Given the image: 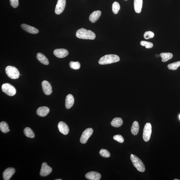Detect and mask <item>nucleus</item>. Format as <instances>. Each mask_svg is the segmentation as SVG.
<instances>
[{
	"label": "nucleus",
	"instance_id": "nucleus-16",
	"mask_svg": "<svg viewBox=\"0 0 180 180\" xmlns=\"http://www.w3.org/2000/svg\"><path fill=\"white\" fill-rule=\"evenodd\" d=\"M50 109L46 107H40L37 109V114L38 116L41 117H44L46 116L50 112Z\"/></svg>",
	"mask_w": 180,
	"mask_h": 180
},
{
	"label": "nucleus",
	"instance_id": "nucleus-4",
	"mask_svg": "<svg viewBox=\"0 0 180 180\" xmlns=\"http://www.w3.org/2000/svg\"><path fill=\"white\" fill-rule=\"evenodd\" d=\"M5 71L7 75L12 79H18L20 75V73L17 68L12 66H7Z\"/></svg>",
	"mask_w": 180,
	"mask_h": 180
},
{
	"label": "nucleus",
	"instance_id": "nucleus-11",
	"mask_svg": "<svg viewBox=\"0 0 180 180\" xmlns=\"http://www.w3.org/2000/svg\"><path fill=\"white\" fill-rule=\"evenodd\" d=\"M15 173L14 168L9 167L6 169L3 173V177L4 180H9Z\"/></svg>",
	"mask_w": 180,
	"mask_h": 180
},
{
	"label": "nucleus",
	"instance_id": "nucleus-8",
	"mask_svg": "<svg viewBox=\"0 0 180 180\" xmlns=\"http://www.w3.org/2000/svg\"><path fill=\"white\" fill-rule=\"evenodd\" d=\"M52 171V169L48 165L46 162H44L42 164L40 175L42 177H46L50 175Z\"/></svg>",
	"mask_w": 180,
	"mask_h": 180
},
{
	"label": "nucleus",
	"instance_id": "nucleus-10",
	"mask_svg": "<svg viewBox=\"0 0 180 180\" xmlns=\"http://www.w3.org/2000/svg\"><path fill=\"white\" fill-rule=\"evenodd\" d=\"M42 89L45 95H50L52 93V87L49 82L46 81H43L42 84Z\"/></svg>",
	"mask_w": 180,
	"mask_h": 180
},
{
	"label": "nucleus",
	"instance_id": "nucleus-26",
	"mask_svg": "<svg viewBox=\"0 0 180 180\" xmlns=\"http://www.w3.org/2000/svg\"><path fill=\"white\" fill-rule=\"evenodd\" d=\"M180 66V61L168 64L167 68L168 69L171 70H177Z\"/></svg>",
	"mask_w": 180,
	"mask_h": 180
},
{
	"label": "nucleus",
	"instance_id": "nucleus-1",
	"mask_svg": "<svg viewBox=\"0 0 180 180\" xmlns=\"http://www.w3.org/2000/svg\"><path fill=\"white\" fill-rule=\"evenodd\" d=\"M76 36L78 38L85 40H94L96 38L95 34L92 31L83 28L78 30Z\"/></svg>",
	"mask_w": 180,
	"mask_h": 180
},
{
	"label": "nucleus",
	"instance_id": "nucleus-17",
	"mask_svg": "<svg viewBox=\"0 0 180 180\" xmlns=\"http://www.w3.org/2000/svg\"><path fill=\"white\" fill-rule=\"evenodd\" d=\"M101 11H97L93 12L90 15L89 20L92 23H95L98 20L101 15Z\"/></svg>",
	"mask_w": 180,
	"mask_h": 180
},
{
	"label": "nucleus",
	"instance_id": "nucleus-31",
	"mask_svg": "<svg viewBox=\"0 0 180 180\" xmlns=\"http://www.w3.org/2000/svg\"><path fill=\"white\" fill-rule=\"evenodd\" d=\"M154 36V34L153 32L151 31H147L145 32L144 36L145 39L148 40V39L153 38Z\"/></svg>",
	"mask_w": 180,
	"mask_h": 180
},
{
	"label": "nucleus",
	"instance_id": "nucleus-14",
	"mask_svg": "<svg viewBox=\"0 0 180 180\" xmlns=\"http://www.w3.org/2000/svg\"><path fill=\"white\" fill-rule=\"evenodd\" d=\"M21 27L25 32L30 33V34H38L39 32L38 29L26 24H22L21 25Z\"/></svg>",
	"mask_w": 180,
	"mask_h": 180
},
{
	"label": "nucleus",
	"instance_id": "nucleus-13",
	"mask_svg": "<svg viewBox=\"0 0 180 180\" xmlns=\"http://www.w3.org/2000/svg\"><path fill=\"white\" fill-rule=\"evenodd\" d=\"M86 179L90 180H99L101 179L100 174L95 171H91L86 174Z\"/></svg>",
	"mask_w": 180,
	"mask_h": 180
},
{
	"label": "nucleus",
	"instance_id": "nucleus-25",
	"mask_svg": "<svg viewBox=\"0 0 180 180\" xmlns=\"http://www.w3.org/2000/svg\"><path fill=\"white\" fill-rule=\"evenodd\" d=\"M0 129L2 132L4 133H7L9 132L8 125L6 122H2L0 123Z\"/></svg>",
	"mask_w": 180,
	"mask_h": 180
},
{
	"label": "nucleus",
	"instance_id": "nucleus-5",
	"mask_svg": "<svg viewBox=\"0 0 180 180\" xmlns=\"http://www.w3.org/2000/svg\"><path fill=\"white\" fill-rule=\"evenodd\" d=\"M1 89L3 92L9 96H13L16 93L15 87L9 83L3 84L2 86Z\"/></svg>",
	"mask_w": 180,
	"mask_h": 180
},
{
	"label": "nucleus",
	"instance_id": "nucleus-18",
	"mask_svg": "<svg viewBox=\"0 0 180 180\" xmlns=\"http://www.w3.org/2000/svg\"><path fill=\"white\" fill-rule=\"evenodd\" d=\"M74 99L73 96L71 94L68 95L66 99L65 106L66 108L69 109L73 106Z\"/></svg>",
	"mask_w": 180,
	"mask_h": 180
},
{
	"label": "nucleus",
	"instance_id": "nucleus-29",
	"mask_svg": "<svg viewBox=\"0 0 180 180\" xmlns=\"http://www.w3.org/2000/svg\"><path fill=\"white\" fill-rule=\"evenodd\" d=\"M99 154L102 157L108 158L110 157L111 154L108 150L102 149L99 152Z\"/></svg>",
	"mask_w": 180,
	"mask_h": 180
},
{
	"label": "nucleus",
	"instance_id": "nucleus-15",
	"mask_svg": "<svg viewBox=\"0 0 180 180\" xmlns=\"http://www.w3.org/2000/svg\"><path fill=\"white\" fill-rule=\"evenodd\" d=\"M58 128L60 132L64 135H67L69 132V129L68 125L63 122L58 123Z\"/></svg>",
	"mask_w": 180,
	"mask_h": 180
},
{
	"label": "nucleus",
	"instance_id": "nucleus-2",
	"mask_svg": "<svg viewBox=\"0 0 180 180\" xmlns=\"http://www.w3.org/2000/svg\"><path fill=\"white\" fill-rule=\"evenodd\" d=\"M120 60V58L116 55L108 54L103 56L99 60V63L101 65H105L115 63Z\"/></svg>",
	"mask_w": 180,
	"mask_h": 180
},
{
	"label": "nucleus",
	"instance_id": "nucleus-3",
	"mask_svg": "<svg viewBox=\"0 0 180 180\" xmlns=\"http://www.w3.org/2000/svg\"><path fill=\"white\" fill-rule=\"evenodd\" d=\"M130 159L134 167L138 171L144 172L145 171V166L143 162L137 156L132 154L130 156Z\"/></svg>",
	"mask_w": 180,
	"mask_h": 180
},
{
	"label": "nucleus",
	"instance_id": "nucleus-34",
	"mask_svg": "<svg viewBox=\"0 0 180 180\" xmlns=\"http://www.w3.org/2000/svg\"><path fill=\"white\" fill-rule=\"evenodd\" d=\"M156 56H156V58H158V57H159V56H160V55H159V54H156Z\"/></svg>",
	"mask_w": 180,
	"mask_h": 180
},
{
	"label": "nucleus",
	"instance_id": "nucleus-12",
	"mask_svg": "<svg viewBox=\"0 0 180 180\" xmlns=\"http://www.w3.org/2000/svg\"><path fill=\"white\" fill-rule=\"evenodd\" d=\"M54 54L56 57L63 58L68 55V52L64 49H57L54 51Z\"/></svg>",
	"mask_w": 180,
	"mask_h": 180
},
{
	"label": "nucleus",
	"instance_id": "nucleus-21",
	"mask_svg": "<svg viewBox=\"0 0 180 180\" xmlns=\"http://www.w3.org/2000/svg\"><path fill=\"white\" fill-rule=\"evenodd\" d=\"M123 122L122 119L120 117H115L113 119L111 122V124L115 128H119L123 124Z\"/></svg>",
	"mask_w": 180,
	"mask_h": 180
},
{
	"label": "nucleus",
	"instance_id": "nucleus-24",
	"mask_svg": "<svg viewBox=\"0 0 180 180\" xmlns=\"http://www.w3.org/2000/svg\"><path fill=\"white\" fill-rule=\"evenodd\" d=\"M24 133L25 136L27 137L30 138H34L35 137V134L33 131L29 128H25L24 130Z\"/></svg>",
	"mask_w": 180,
	"mask_h": 180
},
{
	"label": "nucleus",
	"instance_id": "nucleus-37",
	"mask_svg": "<svg viewBox=\"0 0 180 180\" xmlns=\"http://www.w3.org/2000/svg\"><path fill=\"white\" fill-rule=\"evenodd\" d=\"M179 118L180 120V114L179 115Z\"/></svg>",
	"mask_w": 180,
	"mask_h": 180
},
{
	"label": "nucleus",
	"instance_id": "nucleus-30",
	"mask_svg": "<svg viewBox=\"0 0 180 180\" xmlns=\"http://www.w3.org/2000/svg\"><path fill=\"white\" fill-rule=\"evenodd\" d=\"M140 45L142 46H145L146 48H150L153 46V44L151 42L142 41L140 42Z\"/></svg>",
	"mask_w": 180,
	"mask_h": 180
},
{
	"label": "nucleus",
	"instance_id": "nucleus-7",
	"mask_svg": "<svg viewBox=\"0 0 180 180\" xmlns=\"http://www.w3.org/2000/svg\"><path fill=\"white\" fill-rule=\"evenodd\" d=\"M93 130L92 128H88L84 131L83 132L81 138L80 142L82 144H86L88 140L91 137L93 133Z\"/></svg>",
	"mask_w": 180,
	"mask_h": 180
},
{
	"label": "nucleus",
	"instance_id": "nucleus-22",
	"mask_svg": "<svg viewBox=\"0 0 180 180\" xmlns=\"http://www.w3.org/2000/svg\"><path fill=\"white\" fill-rule=\"evenodd\" d=\"M160 56L162 58V62H164L171 59L173 57V54L169 52H162L160 54Z\"/></svg>",
	"mask_w": 180,
	"mask_h": 180
},
{
	"label": "nucleus",
	"instance_id": "nucleus-9",
	"mask_svg": "<svg viewBox=\"0 0 180 180\" xmlns=\"http://www.w3.org/2000/svg\"><path fill=\"white\" fill-rule=\"evenodd\" d=\"M66 5V0H58L56 6L55 13L59 15L62 13L64 11Z\"/></svg>",
	"mask_w": 180,
	"mask_h": 180
},
{
	"label": "nucleus",
	"instance_id": "nucleus-19",
	"mask_svg": "<svg viewBox=\"0 0 180 180\" xmlns=\"http://www.w3.org/2000/svg\"><path fill=\"white\" fill-rule=\"evenodd\" d=\"M143 0H134V7L135 12L139 13L142 11Z\"/></svg>",
	"mask_w": 180,
	"mask_h": 180
},
{
	"label": "nucleus",
	"instance_id": "nucleus-20",
	"mask_svg": "<svg viewBox=\"0 0 180 180\" xmlns=\"http://www.w3.org/2000/svg\"><path fill=\"white\" fill-rule=\"evenodd\" d=\"M36 57L38 61L44 65H48L49 64L48 58L41 53H38L37 54Z\"/></svg>",
	"mask_w": 180,
	"mask_h": 180
},
{
	"label": "nucleus",
	"instance_id": "nucleus-36",
	"mask_svg": "<svg viewBox=\"0 0 180 180\" xmlns=\"http://www.w3.org/2000/svg\"><path fill=\"white\" fill-rule=\"evenodd\" d=\"M62 180V179H56V180Z\"/></svg>",
	"mask_w": 180,
	"mask_h": 180
},
{
	"label": "nucleus",
	"instance_id": "nucleus-23",
	"mask_svg": "<svg viewBox=\"0 0 180 180\" xmlns=\"http://www.w3.org/2000/svg\"><path fill=\"white\" fill-rule=\"evenodd\" d=\"M139 125L137 121H134L133 123L132 128L131 129V132L133 135L136 136L138 134L139 130Z\"/></svg>",
	"mask_w": 180,
	"mask_h": 180
},
{
	"label": "nucleus",
	"instance_id": "nucleus-6",
	"mask_svg": "<svg viewBox=\"0 0 180 180\" xmlns=\"http://www.w3.org/2000/svg\"><path fill=\"white\" fill-rule=\"evenodd\" d=\"M152 133V127L150 123H147L145 126L143 134V138L145 142H148L151 137Z\"/></svg>",
	"mask_w": 180,
	"mask_h": 180
},
{
	"label": "nucleus",
	"instance_id": "nucleus-27",
	"mask_svg": "<svg viewBox=\"0 0 180 180\" xmlns=\"http://www.w3.org/2000/svg\"><path fill=\"white\" fill-rule=\"evenodd\" d=\"M120 9V5L118 3L114 2L112 5V11L114 14L116 15L118 13Z\"/></svg>",
	"mask_w": 180,
	"mask_h": 180
},
{
	"label": "nucleus",
	"instance_id": "nucleus-32",
	"mask_svg": "<svg viewBox=\"0 0 180 180\" xmlns=\"http://www.w3.org/2000/svg\"><path fill=\"white\" fill-rule=\"evenodd\" d=\"M113 138L114 140L119 143H122L124 142V138L120 135H115V136H113Z\"/></svg>",
	"mask_w": 180,
	"mask_h": 180
},
{
	"label": "nucleus",
	"instance_id": "nucleus-35",
	"mask_svg": "<svg viewBox=\"0 0 180 180\" xmlns=\"http://www.w3.org/2000/svg\"><path fill=\"white\" fill-rule=\"evenodd\" d=\"M174 180H179V179H174Z\"/></svg>",
	"mask_w": 180,
	"mask_h": 180
},
{
	"label": "nucleus",
	"instance_id": "nucleus-38",
	"mask_svg": "<svg viewBox=\"0 0 180 180\" xmlns=\"http://www.w3.org/2000/svg\"><path fill=\"white\" fill-rule=\"evenodd\" d=\"M125 1H127V0H125Z\"/></svg>",
	"mask_w": 180,
	"mask_h": 180
},
{
	"label": "nucleus",
	"instance_id": "nucleus-33",
	"mask_svg": "<svg viewBox=\"0 0 180 180\" xmlns=\"http://www.w3.org/2000/svg\"><path fill=\"white\" fill-rule=\"evenodd\" d=\"M11 6L14 8H16L18 7L19 2L18 0H10Z\"/></svg>",
	"mask_w": 180,
	"mask_h": 180
},
{
	"label": "nucleus",
	"instance_id": "nucleus-28",
	"mask_svg": "<svg viewBox=\"0 0 180 180\" xmlns=\"http://www.w3.org/2000/svg\"><path fill=\"white\" fill-rule=\"evenodd\" d=\"M69 66L72 69L77 70L79 69L81 67V64L78 62H74L71 61L70 62Z\"/></svg>",
	"mask_w": 180,
	"mask_h": 180
}]
</instances>
